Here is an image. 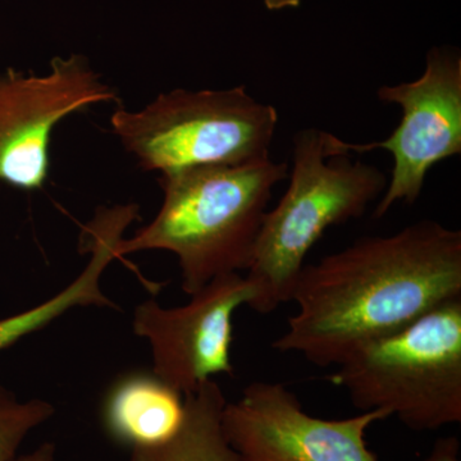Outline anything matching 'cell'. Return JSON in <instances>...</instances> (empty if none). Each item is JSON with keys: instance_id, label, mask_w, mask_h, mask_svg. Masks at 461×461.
<instances>
[{"instance_id": "obj_6", "label": "cell", "mask_w": 461, "mask_h": 461, "mask_svg": "<svg viewBox=\"0 0 461 461\" xmlns=\"http://www.w3.org/2000/svg\"><path fill=\"white\" fill-rule=\"evenodd\" d=\"M83 54L56 57L45 75L0 72V182L41 190L50 168L54 129L68 115L96 104L120 103Z\"/></svg>"}, {"instance_id": "obj_2", "label": "cell", "mask_w": 461, "mask_h": 461, "mask_svg": "<svg viewBox=\"0 0 461 461\" xmlns=\"http://www.w3.org/2000/svg\"><path fill=\"white\" fill-rule=\"evenodd\" d=\"M287 176V163L271 158L160 175L162 206L148 226L121 241V257L175 254L189 295L215 277L248 271L273 189Z\"/></svg>"}, {"instance_id": "obj_8", "label": "cell", "mask_w": 461, "mask_h": 461, "mask_svg": "<svg viewBox=\"0 0 461 461\" xmlns=\"http://www.w3.org/2000/svg\"><path fill=\"white\" fill-rule=\"evenodd\" d=\"M382 411L321 420L303 409L285 384L254 382L223 409L227 442L242 461H378L366 430L387 420Z\"/></svg>"}, {"instance_id": "obj_3", "label": "cell", "mask_w": 461, "mask_h": 461, "mask_svg": "<svg viewBox=\"0 0 461 461\" xmlns=\"http://www.w3.org/2000/svg\"><path fill=\"white\" fill-rule=\"evenodd\" d=\"M344 142L318 129L294 136L290 185L264 215L247 280L253 288L249 308L268 314L291 294L309 251L333 226L366 213L388 180L377 167L353 162Z\"/></svg>"}, {"instance_id": "obj_14", "label": "cell", "mask_w": 461, "mask_h": 461, "mask_svg": "<svg viewBox=\"0 0 461 461\" xmlns=\"http://www.w3.org/2000/svg\"><path fill=\"white\" fill-rule=\"evenodd\" d=\"M56 446L47 442L39 446L32 453L17 456L14 461H57Z\"/></svg>"}, {"instance_id": "obj_11", "label": "cell", "mask_w": 461, "mask_h": 461, "mask_svg": "<svg viewBox=\"0 0 461 461\" xmlns=\"http://www.w3.org/2000/svg\"><path fill=\"white\" fill-rule=\"evenodd\" d=\"M185 397L180 429L163 444L132 448L131 461H242L223 433L226 397L213 379Z\"/></svg>"}, {"instance_id": "obj_10", "label": "cell", "mask_w": 461, "mask_h": 461, "mask_svg": "<svg viewBox=\"0 0 461 461\" xmlns=\"http://www.w3.org/2000/svg\"><path fill=\"white\" fill-rule=\"evenodd\" d=\"M185 397L156 375L132 373L115 382L105 397L103 423L118 444L149 447L180 429Z\"/></svg>"}, {"instance_id": "obj_12", "label": "cell", "mask_w": 461, "mask_h": 461, "mask_svg": "<svg viewBox=\"0 0 461 461\" xmlns=\"http://www.w3.org/2000/svg\"><path fill=\"white\" fill-rule=\"evenodd\" d=\"M56 409L41 399L20 402L0 384V461H14L27 436L53 417Z\"/></svg>"}, {"instance_id": "obj_1", "label": "cell", "mask_w": 461, "mask_h": 461, "mask_svg": "<svg viewBox=\"0 0 461 461\" xmlns=\"http://www.w3.org/2000/svg\"><path fill=\"white\" fill-rule=\"evenodd\" d=\"M461 297V232L421 221L371 236L306 266L291 294L297 312L272 348L338 366L360 346L405 329Z\"/></svg>"}, {"instance_id": "obj_5", "label": "cell", "mask_w": 461, "mask_h": 461, "mask_svg": "<svg viewBox=\"0 0 461 461\" xmlns=\"http://www.w3.org/2000/svg\"><path fill=\"white\" fill-rule=\"evenodd\" d=\"M278 124L271 104L247 87L176 89L139 111L118 105L112 131L144 171L169 175L200 167L267 159Z\"/></svg>"}, {"instance_id": "obj_9", "label": "cell", "mask_w": 461, "mask_h": 461, "mask_svg": "<svg viewBox=\"0 0 461 461\" xmlns=\"http://www.w3.org/2000/svg\"><path fill=\"white\" fill-rule=\"evenodd\" d=\"M190 296L177 308L147 300L132 321L135 335L150 344L154 375L184 396L214 375H233V314L254 293L247 277L230 273Z\"/></svg>"}, {"instance_id": "obj_15", "label": "cell", "mask_w": 461, "mask_h": 461, "mask_svg": "<svg viewBox=\"0 0 461 461\" xmlns=\"http://www.w3.org/2000/svg\"><path fill=\"white\" fill-rule=\"evenodd\" d=\"M302 0H264V5L269 11H280L285 8H297Z\"/></svg>"}, {"instance_id": "obj_7", "label": "cell", "mask_w": 461, "mask_h": 461, "mask_svg": "<svg viewBox=\"0 0 461 461\" xmlns=\"http://www.w3.org/2000/svg\"><path fill=\"white\" fill-rule=\"evenodd\" d=\"M377 96L382 103L400 105L402 117L399 126L386 140L344 145L348 154L375 149L393 154V173L373 215L382 218L396 203L414 204L430 168L447 158L460 156V54L433 48L418 80L379 87Z\"/></svg>"}, {"instance_id": "obj_13", "label": "cell", "mask_w": 461, "mask_h": 461, "mask_svg": "<svg viewBox=\"0 0 461 461\" xmlns=\"http://www.w3.org/2000/svg\"><path fill=\"white\" fill-rule=\"evenodd\" d=\"M420 461H461L459 438L450 436L437 439L432 450Z\"/></svg>"}, {"instance_id": "obj_4", "label": "cell", "mask_w": 461, "mask_h": 461, "mask_svg": "<svg viewBox=\"0 0 461 461\" xmlns=\"http://www.w3.org/2000/svg\"><path fill=\"white\" fill-rule=\"evenodd\" d=\"M329 381L360 411L395 415L415 432L461 421V297L360 346Z\"/></svg>"}]
</instances>
